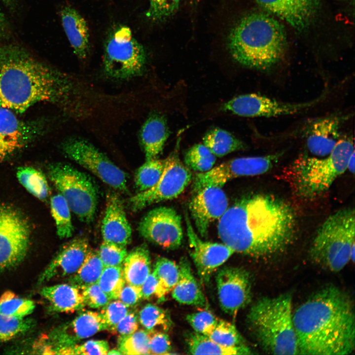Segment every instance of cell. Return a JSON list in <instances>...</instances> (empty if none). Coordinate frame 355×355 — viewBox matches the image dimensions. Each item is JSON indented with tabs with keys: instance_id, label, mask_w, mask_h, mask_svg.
Wrapping results in <instances>:
<instances>
[{
	"instance_id": "6da1fadb",
	"label": "cell",
	"mask_w": 355,
	"mask_h": 355,
	"mask_svg": "<svg viewBox=\"0 0 355 355\" xmlns=\"http://www.w3.org/2000/svg\"><path fill=\"white\" fill-rule=\"evenodd\" d=\"M296 217L292 207L272 195L244 197L219 219L218 235L234 252L252 257L271 256L293 241Z\"/></svg>"
},
{
	"instance_id": "7a4b0ae2",
	"label": "cell",
	"mask_w": 355,
	"mask_h": 355,
	"mask_svg": "<svg viewBox=\"0 0 355 355\" xmlns=\"http://www.w3.org/2000/svg\"><path fill=\"white\" fill-rule=\"evenodd\" d=\"M75 86L64 73L15 44L0 45V106L23 113L47 102L70 107Z\"/></svg>"
},
{
	"instance_id": "3957f363",
	"label": "cell",
	"mask_w": 355,
	"mask_h": 355,
	"mask_svg": "<svg viewBox=\"0 0 355 355\" xmlns=\"http://www.w3.org/2000/svg\"><path fill=\"white\" fill-rule=\"evenodd\" d=\"M299 355H344L355 348V314L339 288L321 289L293 314Z\"/></svg>"
},
{
	"instance_id": "277c9868",
	"label": "cell",
	"mask_w": 355,
	"mask_h": 355,
	"mask_svg": "<svg viewBox=\"0 0 355 355\" xmlns=\"http://www.w3.org/2000/svg\"><path fill=\"white\" fill-rule=\"evenodd\" d=\"M287 46L283 26L268 14L254 12L241 18L227 38L230 53L237 62L252 69H269L284 55Z\"/></svg>"
},
{
	"instance_id": "5b68a950",
	"label": "cell",
	"mask_w": 355,
	"mask_h": 355,
	"mask_svg": "<svg viewBox=\"0 0 355 355\" xmlns=\"http://www.w3.org/2000/svg\"><path fill=\"white\" fill-rule=\"evenodd\" d=\"M289 293L264 297L250 308L247 317L249 330L263 349L274 355H299Z\"/></svg>"
},
{
	"instance_id": "8992f818",
	"label": "cell",
	"mask_w": 355,
	"mask_h": 355,
	"mask_svg": "<svg viewBox=\"0 0 355 355\" xmlns=\"http://www.w3.org/2000/svg\"><path fill=\"white\" fill-rule=\"evenodd\" d=\"M355 213L354 209L340 210L320 226L309 255L317 264L337 272L355 260Z\"/></svg>"
},
{
	"instance_id": "52a82bcc",
	"label": "cell",
	"mask_w": 355,
	"mask_h": 355,
	"mask_svg": "<svg viewBox=\"0 0 355 355\" xmlns=\"http://www.w3.org/2000/svg\"><path fill=\"white\" fill-rule=\"evenodd\" d=\"M355 152L353 142L339 140L331 152L324 158L306 155L298 157L290 169V178L296 193L306 198L326 191L335 179L348 170L349 160Z\"/></svg>"
},
{
	"instance_id": "ba28073f",
	"label": "cell",
	"mask_w": 355,
	"mask_h": 355,
	"mask_svg": "<svg viewBox=\"0 0 355 355\" xmlns=\"http://www.w3.org/2000/svg\"><path fill=\"white\" fill-rule=\"evenodd\" d=\"M146 52L124 25L109 33L104 44L103 69L108 76L118 79H130L142 74L146 64Z\"/></svg>"
},
{
	"instance_id": "9c48e42d",
	"label": "cell",
	"mask_w": 355,
	"mask_h": 355,
	"mask_svg": "<svg viewBox=\"0 0 355 355\" xmlns=\"http://www.w3.org/2000/svg\"><path fill=\"white\" fill-rule=\"evenodd\" d=\"M49 179L66 199L70 209L79 219L90 223L98 204V190L91 178L73 167L64 163L51 165Z\"/></svg>"
},
{
	"instance_id": "30bf717a",
	"label": "cell",
	"mask_w": 355,
	"mask_h": 355,
	"mask_svg": "<svg viewBox=\"0 0 355 355\" xmlns=\"http://www.w3.org/2000/svg\"><path fill=\"white\" fill-rule=\"evenodd\" d=\"M30 227L15 208L0 204V272L21 263L29 248Z\"/></svg>"
},
{
	"instance_id": "8fae6325",
	"label": "cell",
	"mask_w": 355,
	"mask_h": 355,
	"mask_svg": "<svg viewBox=\"0 0 355 355\" xmlns=\"http://www.w3.org/2000/svg\"><path fill=\"white\" fill-rule=\"evenodd\" d=\"M64 153L86 169L103 182L121 191L127 190L125 173L92 143L79 137L67 139L62 144Z\"/></svg>"
},
{
	"instance_id": "7c38bea8",
	"label": "cell",
	"mask_w": 355,
	"mask_h": 355,
	"mask_svg": "<svg viewBox=\"0 0 355 355\" xmlns=\"http://www.w3.org/2000/svg\"><path fill=\"white\" fill-rule=\"evenodd\" d=\"M284 152L262 156L244 157L231 159L213 167L204 173L195 175L192 184L194 193L207 186L221 187L229 180L239 177L263 174L282 156Z\"/></svg>"
},
{
	"instance_id": "4fadbf2b",
	"label": "cell",
	"mask_w": 355,
	"mask_h": 355,
	"mask_svg": "<svg viewBox=\"0 0 355 355\" xmlns=\"http://www.w3.org/2000/svg\"><path fill=\"white\" fill-rule=\"evenodd\" d=\"M192 179L190 170L181 163L178 153L173 152L165 159L164 169L156 184L130 198L131 208L138 211L152 204L176 198Z\"/></svg>"
},
{
	"instance_id": "5bb4252c",
	"label": "cell",
	"mask_w": 355,
	"mask_h": 355,
	"mask_svg": "<svg viewBox=\"0 0 355 355\" xmlns=\"http://www.w3.org/2000/svg\"><path fill=\"white\" fill-rule=\"evenodd\" d=\"M141 235L164 248L177 249L183 239L181 217L169 207H159L150 211L142 218L138 227Z\"/></svg>"
},
{
	"instance_id": "9a60e30c",
	"label": "cell",
	"mask_w": 355,
	"mask_h": 355,
	"mask_svg": "<svg viewBox=\"0 0 355 355\" xmlns=\"http://www.w3.org/2000/svg\"><path fill=\"white\" fill-rule=\"evenodd\" d=\"M105 330H107V326L100 312L83 311L72 320L55 328L50 333L44 351L61 354L65 349Z\"/></svg>"
},
{
	"instance_id": "2e32d148",
	"label": "cell",
	"mask_w": 355,
	"mask_h": 355,
	"mask_svg": "<svg viewBox=\"0 0 355 355\" xmlns=\"http://www.w3.org/2000/svg\"><path fill=\"white\" fill-rule=\"evenodd\" d=\"M321 98L306 103L292 104L256 94H248L228 101L222 106V109L244 117H274L297 113L315 105Z\"/></svg>"
},
{
	"instance_id": "e0dca14e",
	"label": "cell",
	"mask_w": 355,
	"mask_h": 355,
	"mask_svg": "<svg viewBox=\"0 0 355 355\" xmlns=\"http://www.w3.org/2000/svg\"><path fill=\"white\" fill-rule=\"evenodd\" d=\"M215 281L219 302L224 312L235 317L250 302V278L244 269L224 267L217 272Z\"/></svg>"
},
{
	"instance_id": "ac0fdd59",
	"label": "cell",
	"mask_w": 355,
	"mask_h": 355,
	"mask_svg": "<svg viewBox=\"0 0 355 355\" xmlns=\"http://www.w3.org/2000/svg\"><path fill=\"white\" fill-rule=\"evenodd\" d=\"M41 127L39 123L22 121L14 111L0 106V162L36 138Z\"/></svg>"
},
{
	"instance_id": "d6986e66",
	"label": "cell",
	"mask_w": 355,
	"mask_h": 355,
	"mask_svg": "<svg viewBox=\"0 0 355 355\" xmlns=\"http://www.w3.org/2000/svg\"><path fill=\"white\" fill-rule=\"evenodd\" d=\"M190 254L194 263L200 281L209 282L213 273L234 253L224 244L204 241L193 228L187 215L185 216Z\"/></svg>"
},
{
	"instance_id": "ffe728a7",
	"label": "cell",
	"mask_w": 355,
	"mask_h": 355,
	"mask_svg": "<svg viewBox=\"0 0 355 355\" xmlns=\"http://www.w3.org/2000/svg\"><path fill=\"white\" fill-rule=\"evenodd\" d=\"M227 196L221 187L207 186L194 193L189 210L199 235L206 238L210 224L228 209Z\"/></svg>"
},
{
	"instance_id": "44dd1931",
	"label": "cell",
	"mask_w": 355,
	"mask_h": 355,
	"mask_svg": "<svg viewBox=\"0 0 355 355\" xmlns=\"http://www.w3.org/2000/svg\"><path fill=\"white\" fill-rule=\"evenodd\" d=\"M90 247L87 239L76 237L66 244L51 260L40 275L38 283L74 274L82 264Z\"/></svg>"
},
{
	"instance_id": "7402d4cb",
	"label": "cell",
	"mask_w": 355,
	"mask_h": 355,
	"mask_svg": "<svg viewBox=\"0 0 355 355\" xmlns=\"http://www.w3.org/2000/svg\"><path fill=\"white\" fill-rule=\"evenodd\" d=\"M297 31L304 30L317 14L320 0H255Z\"/></svg>"
},
{
	"instance_id": "603a6c76",
	"label": "cell",
	"mask_w": 355,
	"mask_h": 355,
	"mask_svg": "<svg viewBox=\"0 0 355 355\" xmlns=\"http://www.w3.org/2000/svg\"><path fill=\"white\" fill-rule=\"evenodd\" d=\"M101 230L104 241L125 247L131 242V225L121 200L114 193L107 197Z\"/></svg>"
},
{
	"instance_id": "cb8c5ba5",
	"label": "cell",
	"mask_w": 355,
	"mask_h": 355,
	"mask_svg": "<svg viewBox=\"0 0 355 355\" xmlns=\"http://www.w3.org/2000/svg\"><path fill=\"white\" fill-rule=\"evenodd\" d=\"M347 117L330 116L312 123L307 134V146L309 151L321 157L329 154L339 140L340 126Z\"/></svg>"
},
{
	"instance_id": "d4e9b609",
	"label": "cell",
	"mask_w": 355,
	"mask_h": 355,
	"mask_svg": "<svg viewBox=\"0 0 355 355\" xmlns=\"http://www.w3.org/2000/svg\"><path fill=\"white\" fill-rule=\"evenodd\" d=\"M62 26L75 55L85 59L90 50L89 31L82 15L74 8L65 6L60 13Z\"/></svg>"
},
{
	"instance_id": "484cf974",
	"label": "cell",
	"mask_w": 355,
	"mask_h": 355,
	"mask_svg": "<svg viewBox=\"0 0 355 355\" xmlns=\"http://www.w3.org/2000/svg\"><path fill=\"white\" fill-rule=\"evenodd\" d=\"M40 294L55 312H73L86 306L81 289L70 284L44 286Z\"/></svg>"
},
{
	"instance_id": "4316f807",
	"label": "cell",
	"mask_w": 355,
	"mask_h": 355,
	"mask_svg": "<svg viewBox=\"0 0 355 355\" xmlns=\"http://www.w3.org/2000/svg\"><path fill=\"white\" fill-rule=\"evenodd\" d=\"M179 276L178 280L172 290V296L179 303L206 307L207 301L193 275L188 259L181 258L178 264Z\"/></svg>"
},
{
	"instance_id": "83f0119b",
	"label": "cell",
	"mask_w": 355,
	"mask_h": 355,
	"mask_svg": "<svg viewBox=\"0 0 355 355\" xmlns=\"http://www.w3.org/2000/svg\"><path fill=\"white\" fill-rule=\"evenodd\" d=\"M169 135L167 122L160 114L150 115L143 124L140 140L146 160L157 158Z\"/></svg>"
},
{
	"instance_id": "f1b7e54d",
	"label": "cell",
	"mask_w": 355,
	"mask_h": 355,
	"mask_svg": "<svg viewBox=\"0 0 355 355\" xmlns=\"http://www.w3.org/2000/svg\"><path fill=\"white\" fill-rule=\"evenodd\" d=\"M122 269L126 283L141 287L151 273L150 256L147 246L140 245L127 253Z\"/></svg>"
},
{
	"instance_id": "f546056e",
	"label": "cell",
	"mask_w": 355,
	"mask_h": 355,
	"mask_svg": "<svg viewBox=\"0 0 355 355\" xmlns=\"http://www.w3.org/2000/svg\"><path fill=\"white\" fill-rule=\"evenodd\" d=\"M189 353L193 355H249L252 351L247 345L233 348L221 346L208 336L196 332L190 333L186 340Z\"/></svg>"
},
{
	"instance_id": "4dcf8cb0",
	"label": "cell",
	"mask_w": 355,
	"mask_h": 355,
	"mask_svg": "<svg viewBox=\"0 0 355 355\" xmlns=\"http://www.w3.org/2000/svg\"><path fill=\"white\" fill-rule=\"evenodd\" d=\"M203 144L215 156L223 157L232 152L244 150L245 143L226 130L218 128L209 130L203 139Z\"/></svg>"
},
{
	"instance_id": "1f68e13d",
	"label": "cell",
	"mask_w": 355,
	"mask_h": 355,
	"mask_svg": "<svg viewBox=\"0 0 355 355\" xmlns=\"http://www.w3.org/2000/svg\"><path fill=\"white\" fill-rule=\"evenodd\" d=\"M98 251L90 248L78 270L68 278L69 284L79 288L97 283L104 269Z\"/></svg>"
},
{
	"instance_id": "d6a6232c",
	"label": "cell",
	"mask_w": 355,
	"mask_h": 355,
	"mask_svg": "<svg viewBox=\"0 0 355 355\" xmlns=\"http://www.w3.org/2000/svg\"><path fill=\"white\" fill-rule=\"evenodd\" d=\"M153 272L158 280L155 296L158 301L163 302L178 280V265L169 259L159 257L155 263Z\"/></svg>"
},
{
	"instance_id": "836d02e7",
	"label": "cell",
	"mask_w": 355,
	"mask_h": 355,
	"mask_svg": "<svg viewBox=\"0 0 355 355\" xmlns=\"http://www.w3.org/2000/svg\"><path fill=\"white\" fill-rule=\"evenodd\" d=\"M19 182L31 194L44 200L49 194V186L45 176L32 167H20L16 173Z\"/></svg>"
},
{
	"instance_id": "e575fe53",
	"label": "cell",
	"mask_w": 355,
	"mask_h": 355,
	"mask_svg": "<svg viewBox=\"0 0 355 355\" xmlns=\"http://www.w3.org/2000/svg\"><path fill=\"white\" fill-rule=\"evenodd\" d=\"M50 207L57 229L58 236L62 239L71 237L73 232L71 209L64 197L60 193L50 200Z\"/></svg>"
},
{
	"instance_id": "d590c367",
	"label": "cell",
	"mask_w": 355,
	"mask_h": 355,
	"mask_svg": "<svg viewBox=\"0 0 355 355\" xmlns=\"http://www.w3.org/2000/svg\"><path fill=\"white\" fill-rule=\"evenodd\" d=\"M139 321L148 331L169 330L173 322L168 312L160 307L148 303L140 311Z\"/></svg>"
},
{
	"instance_id": "8d00e7d4",
	"label": "cell",
	"mask_w": 355,
	"mask_h": 355,
	"mask_svg": "<svg viewBox=\"0 0 355 355\" xmlns=\"http://www.w3.org/2000/svg\"><path fill=\"white\" fill-rule=\"evenodd\" d=\"M165 159L155 158L146 160L137 170L135 183L139 192L148 190L155 185L162 175Z\"/></svg>"
},
{
	"instance_id": "74e56055",
	"label": "cell",
	"mask_w": 355,
	"mask_h": 355,
	"mask_svg": "<svg viewBox=\"0 0 355 355\" xmlns=\"http://www.w3.org/2000/svg\"><path fill=\"white\" fill-rule=\"evenodd\" d=\"M184 161L189 169L198 173L211 170L215 162V156L204 144H196L186 152Z\"/></svg>"
},
{
	"instance_id": "f35d334b",
	"label": "cell",
	"mask_w": 355,
	"mask_h": 355,
	"mask_svg": "<svg viewBox=\"0 0 355 355\" xmlns=\"http://www.w3.org/2000/svg\"><path fill=\"white\" fill-rule=\"evenodd\" d=\"M97 283L110 300H117L126 284L122 265L105 267Z\"/></svg>"
},
{
	"instance_id": "ab89813d",
	"label": "cell",
	"mask_w": 355,
	"mask_h": 355,
	"mask_svg": "<svg viewBox=\"0 0 355 355\" xmlns=\"http://www.w3.org/2000/svg\"><path fill=\"white\" fill-rule=\"evenodd\" d=\"M35 308L31 300L19 297L11 291L4 292L0 297V315L25 317L31 314Z\"/></svg>"
},
{
	"instance_id": "60d3db41",
	"label": "cell",
	"mask_w": 355,
	"mask_h": 355,
	"mask_svg": "<svg viewBox=\"0 0 355 355\" xmlns=\"http://www.w3.org/2000/svg\"><path fill=\"white\" fill-rule=\"evenodd\" d=\"M117 345L122 355H150L149 333L145 329H138L129 335L119 337Z\"/></svg>"
},
{
	"instance_id": "b9f144b4",
	"label": "cell",
	"mask_w": 355,
	"mask_h": 355,
	"mask_svg": "<svg viewBox=\"0 0 355 355\" xmlns=\"http://www.w3.org/2000/svg\"><path fill=\"white\" fill-rule=\"evenodd\" d=\"M35 325V321L25 317L0 315V342L14 339L29 331Z\"/></svg>"
},
{
	"instance_id": "7bdbcfd3",
	"label": "cell",
	"mask_w": 355,
	"mask_h": 355,
	"mask_svg": "<svg viewBox=\"0 0 355 355\" xmlns=\"http://www.w3.org/2000/svg\"><path fill=\"white\" fill-rule=\"evenodd\" d=\"M206 336L226 347L246 345L234 325L224 320H218L214 327Z\"/></svg>"
},
{
	"instance_id": "ee69618b",
	"label": "cell",
	"mask_w": 355,
	"mask_h": 355,
	"mask_svg": "<svg viewBox=\"0 0 355 355\" xmlns=\"http://www.w3.org/2000/svg\"><path fill=\"white\" fill-rule=\"evenodd\" d=\"M149 7L146 17L150 20L162 22L174 15L181 0H148Z\"/></svg>"
},
{
	"instance_id": "f6af8a7d",
	"label": "cell",
	"mask_w": 355,
	"mask_h": 355,
	"mask_svg": "<svg viewBox=\"0 0 355 355\" xmlns=\"http://www.w3.org/2000/svg\"><path fill=\"white\" fill-rule=\"evenodd\" d=\"M105 267L122 266L127 254L125 247L103 241L98 250Z\"/></svg>"
},
{
	"instance_id": "bcb514c9",
	"label": "cell",
	"mask_w": 355,
	"mask_h": 355,
	"mask_svg": "<svg viewBox=\"0 0 355 355\" xmlns=\"http://www.w3.org/2000/svg\"><path fill=\"white\" fill-rule=\"evenodd\" d=\"M129 311V307L118 299L110 301L103 307L100 313L107 324V330L114 332L118 322Z\"/></svg>"
},
{
	"instance_id": "7dc6e473",
	"label": "cell",
	"mask_w": 355,
	"mask_h": 355,
	"mask_svg": "<svg viewBox=\"0 0 355 355\" xmlns=\"http://www.w3.org/2000/svg\"><path fill=\"white\" fill-rule=\"evenodd\" d=\"M186 319L195 332L206 335L218 320L210 311L204 310L187 315Z\"/></svg>"
},
{
	"instance_id": "c3c4849f",
	"label": "cell",
	"mask_w": 355,
	"mask_h": 355,
	"mask_svg": "<svg viewBox=\"0 0 355 355\" xmlns=\"http://www.w3.org/2000/svg\"><path fill=\"white\" fill-rule=\"evenodd\" d=\"M109 345L105 340H89L80 345L75 344L63 351L64 355H107Z\"/></svg>"
},
{
	"instance_id": "681fc988",
	"label": "cell",
	"mask_w": 355,
	"mask_h": 355,
	"mask_svg": "<svg viewBox=\"0 0 355 355\" xmlns=\"http://www.w3.org/2000/svg\"><path fill=\"white\" fill-rule=\"evenodd\" d=\"M86 306L92 308H103L111 301L97 283L81 288Z\"/></svg>"
},
{
	"instance_id": "f907efd6",
	"label": "cell",
	"mask_w": 355,
	"mask_h": 355,
	"mask_svg": "<svg viewBox=\"0 0 355 355\" xmlns=\"http://www.w3.org/2000/svg\"><path fill=\"white\" fill-rule=\"evenodd\" d=\"M149 333V351L150 355L170 354L172 350L169 335L164 331H151Z\"/></svg>"
},
{
	"instance_id": "816d5d0a",
	"label": "cell",
	"mask_w": 355,
	"mask_h": 355,
	"mask_svg": "<svg viewBox=\"0 0 355 355\" xmlns=\"http://www.w3.org/2000/svg\"><path fill=\"white\" fill-rule=\"evenodd\" d=\"M138 315L134 311H129L118 322L114 332L117 333L119 337L129 335L138 329Z\"/></svg>"
},
{
	"instance_id": "f5cc1de1",
	"label": "cell",
	"mask_w": 355,
	"mask_h": 355,
	"mask_svg": "<svg viewBox=\"0 0 355 355\" xmlns=\"http://www.w3.org/2000/svg\"><path fill=\"white\" fill-rule=\"evenodd\" d=\"M117 299L128 307H134L142 299L141 287L126 283Z\"/></svg>"
},
{
	"instance_id": "db71d44e",
	"label": "cell",
	"mask_w": 355,
	"mask_h": 355,
	"mask_svg": "<svg viewBox=\"0 0 355 355\" xmlns=\"http://www.w3.org/2000/svg\"><path fill=\"white\" fill-rule=\"evenodd\" d=\"M158 284L156 275L153 271L148 275L141 286L142 299L148 300L154 295Z\"/></svg>"
},
{
	"instance_id": "11a10c76",
	"label": "cell",
	"mask_w": 355,
	"mask_h": 355,
	"mask_svg": "<svg viewBox=\"0 0 355 355\" xmlns=\"http://www.w3.org/2000/svg\"><path fill=\"white\" fill-rule=\"evenodd\" d=\"M7 34V23L3 13L0 9V42L6 37Z\"/></svg>"
},
{
	"instance_id": "9f6ffc18",
	"label": "cell",
	"mask_w": 355,
	"mask_h": 355,
	"mask_svg": "<svg viewBox=\"0 0 355 355\" xmlns=\"http://www.w3.org/2000/svg\"><path fill=\"white\" fill-rule=\"evenodd\" d=\"M355 152L351 155L348 162V170L352 174L355 173Z\"/></svg>"
},
{
	"instance_id": "6f0895ef",
	"label": "cell",
	"mask_w": 355,
	"mask_h": 355,
	"mask_svg": "<svg viewBox=\"0 0 355 355\" xmlns=\"http://www.w3.org/2000/svg\"><path fill=\"white\" fill-rule=\"evenodd\" d=\"M107 355H122L121 352L119 351L118 349H112L111 350H109L107 352Z\"/></svg>"
},
{
	"instance_id": "680465c9",
	"label": "cell",
	"mask_w": 355,
	"mask_h": 355,
	"mask_svg": "<svg viewBox=\"0 0 355 355\" xmlns=\"http://www.w3.org/2000/svg\"><path fill=\"white\" fill-rule=\"evenodd\" d=\"M16 0H0V1L7 5H11Z\"/></svg>"
},
{
	"instance_id": "91938a15",
	"label": "cell",
	"mask_w": 355,
	"mask_h": 355,
	"mask_svg": "<svg viewBox=\"0 0 355 355\" xmlns=\"http://www.w3.org/2000/svg\"><path fill=\"white\" fill-rule=\"evenodd\" d=\"M192 0L193 2H195V1H196L197 0Z\"/></svg>"
}]
</instances>
